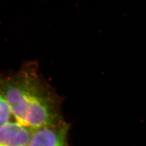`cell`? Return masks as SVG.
Segmentation results:
<instances>
[{
	"instance_id": "6da1fadb",
	"label": "cell",
	"mask_w": 146,
	"mask_h": 146,
	"mask_svg": "<svg viewBox=\"0 0 146 146\" xmlns=\"http://www.w3.org/2000/svg\"><path fill=\"white\" fill-rule=\"evenodd\" d=\"M0 90L12 117L31 130L63 122L60 100L36 63H29L18 72L0 77Z\"/></svg>"
},
{
	"instance_id": "5b68a950",
	"label": "cell",
	"mask_w": 146,
	"mask_h": 146,
	"mask_svg": "<svg viewBox=\"0 0 146 146\" xmlns=\"http://www.w3.org/2000/svg\"><path fill=\"white\" fill-rule=\"evenodd\" d=\"M25 146H28V145H25Z\"/></svg>"
},
{
	"instance_id": "277c9868",
	"label": "cell",
	"mask_w": 146,
	"mask_h": 146,
	"mask_svg": "<svg viewBox=\"0 0 146 146\" xmlns=\"http://www.w3.org/2000/svg\"><path fill=\"white\" fill-rule=\"evenodd\" d=\"M12 115L10 108L0 90V127L11 121Z\"/></svg>"
},
{
	"instance_id": "7a4b0ae2",
	"label": "cell",
	"mask_w": 146,
	"mask_h": 146,
	"mask_svg": "<svg viewBox=\"0 0 146 146\" xmlns=\"http://www.w3.org/2000/svg\"><path fill=\"white\" fill-rule=\"evenodd\" d=\"M69 125L61 124L32 130L28 146H68Z\"/></svg>"
},
{
	"instance_id": "3957f363",
	"label": "cell",
	"mask_w": 146,
	"mask_h": 146,
	"mask_svg": "<svg viewBox=\"0 0 146 146\" xmlns=\"http://www.w3.org/2000/svg\"><path fill=\"white\" fill-rule=\"evenodd\" d=\"M31 133V130L11 121L0 127V146L28 145Z\"/></svg>"
}]
</instances>
